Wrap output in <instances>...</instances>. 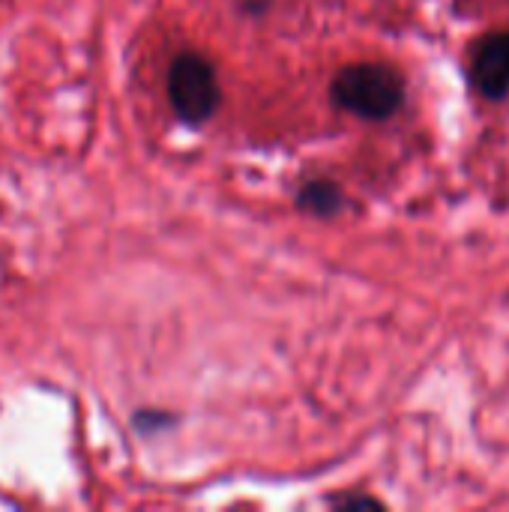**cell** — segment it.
Segmentation results:
<instances>
[{
  "mask_svg": "<svg viewBox=\"0 0 509 512\" xmlns=\"http://www.w3.org/2000/svg\"><path fill=\"white\" fill-rule=\"evenodd\" d=\"M333 102L363 120H387L405 102V81L390 66L354 63L336 75Z\"/></svg>",
  "mask_w": 509,
  "mask_h": 512,
  "instance_id": "1",
  "label": "cell"
},
{
  "mask_svg": "<svg viewBox=\"0 0 509 512\" xmlns=\"http://www.w3.org/2000/svg\"><path fill=\"white\" fill-rule=\"evenodd\" d=\"M168 99L186 123H204L219 105L213 66L201 54H180L168 69Z\"/></svg>",
  "mask_w": 509,
  "mask_h": 512,
  "instance_id": "2",
  "label": "cell"
},
{
  "mask_svg": "<svg viewBox=\"0 0 509 512\" xmlns=\"http://www.w3.org/2000/svg\"><path fill=\"white\" fill-rule=\"evenodd\" d=\"M471 84L486 99L509 96V30L489 33L471 54Z\"/></svg>",
  "mask_w": 509,
  "mask_h": 512,
  "instance_id": "3",
  "label": "cell"
},
{
  "mask_svg": "<svg viewBox=\"0 0 509 512\" xmlns=\"http://www.w3.org/2000/svg\"><path fill=\"white\" fill-rule=\"evenodd\" d=\"M300 207L315 216H333L342 207V192L330 180H312L300 189Z\"/></svg>",
  "mask_w": 509,
  "mask_h": 512,
  "instance_id": "4",
  "label": "cell"
}]
</instances>
